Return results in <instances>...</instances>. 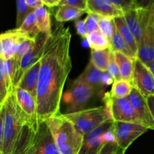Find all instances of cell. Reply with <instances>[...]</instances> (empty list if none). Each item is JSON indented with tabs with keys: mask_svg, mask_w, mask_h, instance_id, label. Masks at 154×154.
I'll use <instances>...</instances> for the list:
<instances>
[{
	"mask_svg": "<svg viewBox=\"0 0 154 154\" xmlns=\"http://www.w3.org/2000/svg\"><path fill=\"white\" fill-rule=\"evenodd\" d=\"M71 41L69 27L59 24L47 42L41 59L35 98L38 123L61 114L63 90L72 69Z\"/></svg>",
	"mask_w": 154,
	"mask_h": 154,
	"instance_id": "obj_1",
	"label": "cell"
},
{
	"mask_svg": "<svg viewBox=\"0 0 154 154\" xmlns=\"http://www.w3.org/2000/svg\"><path fill=\"white\" fill-rule=\"evenodd\" d=\"M25 124L29 123L18 107L14 90L0 107V154L12 153L18 135Z\"/></svg>",
	"mask_w": 154,
	"mask_h": 154,
	"instance_id": "obj_2",
	"label": "cell"
},
{
	"mask_svg": "<svg viewBox=\"0 0 154 154\" xmlns=\"http://www.w3.org/2000/svg\"><path fill=\"white\" fill-rule=\"evenodd\" d=\"M61 154H79L84 135L63 114L46 120Z\"/></svg>",
	"mask_w": 154,
	"mask_h": 154,
	"instance_id": "obj_3",
	"label": "cell"
},
{
	"mask_svg": "<svg viewBox=\"0 0 154 154\" xmlns=\"http://www.w3.org/2000/svg\"><path fill=\"white\" fill-rule=\"evenodd\" d=\"M63 115L72 122L83 135L90 133L111 119L105 105L85 108L78 112Z\"/></svg>",
	"mask_w": 154,
	"mask_h": 154,
	"instance_id": "obj_4",
	"label": "cell"
},
{
	"mask_svg": "<svg viewBox=\"0 0 154 154\" xmlns=\"http://www.w3.org/2000/svg\"><path fill=\"white\" fill-rule=\"evenodd\" d=\"M97 91L96 89L75 79L70 88L63 94L62 101L66 105L65 114H72L85 109L84 107Z\"/></svg>",
	"mask_w": 154,
	"mask_h": 154,
	"instance_id": "obj_5",
	"label": "cell"
},
{
	"mask_svg": "<svg viewBox=\"0 0 154 154\" xmlns=\"http://www.w3.org/2000/svg\"><path fill=\"white\" fill-rule=\"evenodd\" d=\"M105 107L114 122H123L144 126L128 98L118 99L107 93L103 98Z\"/></svg>",
	"mask_w": 154,
	"mask_h": 154,
	"instance_id": "obj_6",
	"label": "cell"
},
{
	"mask_svg": "<svg viewBox=\"0 0 154 154\" xmlns=\"http://www.w3.org/2000/svg\"><path fill=\"white\" fill-rule=\"evenodd\" d=\"M154 2L146 6L124 14V18L128 26L135 36L138 45L141 42L143 35L153 19Z\"/></svg>",
	"mask_w": 154,
	"mask_h": 154,
	"instance_id": "obj_7",
	"label": "cell"
},
{
	"mask_svg": "<svg viewBox=\"0 0 154 154\" xmlns=\"http://www.w3.org/2000/svg\"><path fill=\"white\" fill-rule=\"evenodd\" d=\"M149 129L144 126L131 123L114 122L111 128V132L117 147L126 151L129 146L141 135Z\"/></svg>",
	"mask_w": 154,
	"mask_h": 154,
	"instance_id": "obj_8",
	"label": "cell"
},
{
	"mask_svg": "<svg viewBox=\"0 0 154 154\" xmlns=\"http://www.w3.org/2000/svg\"><path fill=\"white\" fill-rule=\"evenodd\" d=\"M50 36L51 35H48L45 33H39L36 37L35 45L33 47L32 49L29 52L27 53L26 55H24L21 59L19 69H18L17 73L13 82L14 90L18 87L21 79L25 75L26 72H27V70L30 69L33 65L35 64L37 62L40 61L43 56L47 42Z\"/></svg>",
	"mask_w": 154,
	"mask_h": 154,
	"instance_id": "obj_9",
	"label": "cell"
},
{
	"mask_svg": "<svg viewBox=\"0 0 154 154\" xmlns=\"http://www.w3.org/2000/svg\"><path fill=\"white\" fill-rule=\"evenodd\" d=\"M33 154H61L46 121L35 126Z\"/></svg>",
	"mask_w": 154,
	"mask_h": 154,
	"instance_id": "obj_10",
	"label": "cell"
},
{
	"mask_svg": "<svg viewBox=\"0 0 154 154\" xmlns=\"http://www.w3.org/2000/svg\"><path fill=\"white\" fill-rule=\"evenodd\" d=\"M132 85L146 99L154 96V77L147 65L138 58L135 60L133 80Z\"/></svg>",
	"mask_w": 154,
	"mask_h": 154,
	"instance_id": "obj_11",
	"label": "cell"
},
{
	"mask_svg": "<svg viewBox=\"0 0 154 154\" xmlns=\"http://www.w3.org/2000/svg\"><path fill=\"white\" fill-rule=\"evenodd\" d=\"M114 120H108L90 133L84 135V142L79 154H98L108 142L106 135L112 128Z\"/></svg>",
	"mask_w": 154,
	"mask_h": 154,
	"instance_id": "obj_12",
	"label": "cell"
},
{
	"mask_svg": "<svg viewBox=\"0 0 154 154\" xmlns=\"http://www.w3.org/2000/svg\"><path fill=\"white\" fill-rule=\"evenodd\" d=\"M29 37L19 29L8 30L0 35V60L7 61L16 54L21 41Z\"/></svg>",
	"mask_w": 154,
	"mask_h": 154,
	"instance_id": "obj_13",
	"label": "cell"
},
{
	"mask_svg": "<svg viewBox=\"0 0 154 154\" xmlns=\"http://www.w3.org/2000/svg\"><path fill=\"white\" fill-rule=\"evenodd\" d=\"M128 99L144 127L154 130V116L149 106L147 99L135 88Z\"/></svg>",
	"mask_w": 154,
	"mask_h": 154,
	"instance_id": "obj_14",
	"label": "cell"
},
{
	"mask_svg": "<svg viewBox=\"0 0 154 154\" xmlns=\"http://www.w3.org/2000/svg\"><path fill=\"white\" fill-rule=\"evenodd\" d=\"M17 103L21 112L28 120L30 125L38 123L37 108L35 99L29 92L20 87L14 89Z\"/></svg>",
	"mask_w": 154,
	"mask_h": 154,
	"instance_id": "obj_15",
	"label": "cell"
},
{
	"mask_svg": "<svg viewBox=\"0 0 154 154\" xmlns=\"http://www.w3.org/2000/svg\"><path fill=\"white\" fill-rule=\"evenodd\" d=\"M138 58L145 65L154 62V25L153 20L147 26L138 45Z\"/></svg>",
	"mask_w": 154,
	"mask_h": 154,
	"instance_id": "obj_16",
	"label": "cell"
},
{
	"mask_svg": "<svg viewBox=\"0 0 154 154\" xmlns=\"http://www.w3.org/2000/svg\"><path fill=\"white\" fill-rule=\"evenodd\" d=\"M87 14H93L100 17L117 18L124 14L111 4L109 0H87Z\"/></svg>",
	"mask_w": 154,
	"mask_h": 154,
	"instance_id": "obj_17",
	"label": "cell"
},
{
	"mask_svg": "<svg viewBox=\"0 0 154 154\" xmlns=\"http://www.w3.org/2000/svg\"><path fill=\"white\" fill-rule=\"evenodd\" d=\"M35 124H25L23 126L11 154H33Z\"/></svg>",
	"mask_w": 154,
	"mask_h": 154,
	"instance_id": "obj_18",
	"label": "cell"
},
{
	"mask_svg": "<svg viewBox=\"0 0 154 154\" xmlns=\"http://www.w3.org/2000/svg\"><path fill=\"white\" fill-rule=\"evenodd\" d=\"M41 60L33 65L27 70L21 79L17 87L23 89L30 93L35 99L37 95L39 73H40Z\"/></svg>",
	"mask_w": 154,
	"mask_h": 154,
	"instance_id": "obj_19",
	"label": "cell"
},
{
	"mask_svg": "<svg viewBox=\"0 0 154 154\" xmlns=\"http://www.w3.org/2000/svg\"><path fill=\"white\" fill-rule=\"evenodd\" d=\"M104 74H105V72H102L100 70H99L90 61L84 72L76 79L99 90L104 85Z\"/></svg>",
	"mask_w": 154,
	"mask_h": 154,
	"instance_id": "obj_20",
	"label": "cell"
},
{
	"mask_svg": "<svg viewBox=\"0 0 154 154\" xmlns=\"http://www.w3.org/2000/svg\"><path fill=\"white\" fill-rule=\"evenodd\" d=\"M114 58L120 69L122 80L132 83L135 69V60L120 52H114Z\"/></svg>",
	"mask_w": 154,
	"mask_h": 154,
	"instance_id": "obj_21",
	"label": "cell"
},
{
	"mask_svg": "<svg viewBox=\"0 0 154 154\" xmlns=\"http://www.w3.org/2000/svg\"><path fill=\"white\" fill-rule=\"evenodd\" d=\"M116 26L118 31L120 32L122 37L124 38L127 45L130 48L131 51H132L133 54L135 57L138 58V45L136 42L135 36L133 33L130 30V29L128 26L126 20H125L124 17H120L114 18Z\"/></svg>",
	"mask_w": 154,
	"mask_h": 154,
	"instance_id": "obj_22",
	"label": "cell"
},
{
	"mask_svg": "<svg viewBox=\"0 0 154 154\" xmlns=\"http://www.w3.org/2000/svg\"><path fill=\"white\" fill-rule=\"evenodd\" d=\"M14 90L12 81L5 61L0 60V107L4 105L9 94Z\"/></svg>",
	"mask_w": 154,
	"mask_h": 154,
	"instance_id": "obj_23",
	"label": "cell"
},
{
	"mask_svg": "<svg viewBox=\"0 0 154 154\" xmlns=\"http://www.w3.org/2000/svg\"><path fill=\"white\" fill-rule=\"evenodd\" d=\"M113 51L111 48L103 51H93L91 50V59L90 62L102 72H108V65L111 60Z\"/></svg>",
	"mask_w": 154,
	"mask_h": 154,
	"instance_id": "obj_24",
	"label": "cell"
},
{
	"mask_svg": "<svg viewBox=\"0 0 154 154\" xmlns=\"http://www.w3.org/2000/svg\"><path fill=\"white\" fill-rule=\"evenodd\" d=\"M87 11L76 8L68 5H63L58 8L55 13V18L58 22H67L75 20L81 17Z\"/></svg>",
	"mask_w": 154,
	"mask_h": 154,
	"instance_id": "obj_25",
	"label": "cell"
},
{
	"mask_svg": "<svg viewBox=\"0 0 154 154\" xmlns=\"http://www.w3.org/2000/svg\"><path fill=\"white\" fill-rule=\"evenodd\" d=\"M35 13L37 19V25L40 32L51 35L53 31L51 28V14L46 6H43L36 9Z\"/></svg>",
	"mask_w": 154,
	"mask_h": 154,
	"instance_id": "obj_26",
	"label": "cell"
},
{
	"mask_svg": "<svg viewBox=\"0 0 154 154\" xmlns=\"http://www.w3.org/2000/svg\"><path fill=\"white\" fill-rule=\"evenodd\" d=\"M110 43H111V49L113 52H120L127 57H130L132 60H135L137 58L135 57L129 45H127L124 38L122 37L120 32L117 28L113 34Z\"/></svg>",
	"mask_w": 154,
	"mask_h": 154,
	"instance_id": "obj_27",
	"label": "cell"
},
{
	"mask_svg": "<svg viewBox=\"0 0 154 154\" xmlns=\"http://www.w3.org/2000/svg\"><path fill=\"white\" fill-rule=\"evenodd\" d=\"M87 41L90 48L93 51H103L111 48L110 41L100 30L90 33Z\"/></svg>",
	"mask_w": 154,
	"mask_h": 154,
	"instance_id": "obj_28",
	"label": "cell"
},
{
	"mask_svg": "<svg viewBox=\"0 0 154 154\" xmlns=\"http://www.w3.org/2000/svg\"><path fill=\"white\" fill-rule=\"evenodd\" d=\"M133 86L129 81L124 80L114 81L112 84L110 94L115 98L124 99L128 98L133 90Z\"/></svg>",
	"mask_w": 154,
	"mask_h": 154,
	"instance_id": "obj_29",
	"label": "cell"
},
{
	"mask_svg": "<svg viewBox=\"0 0 154 154\" xmlns=\"http://www.w3.org/2000/svg\"><path fill=\"white\" fill-rule=\"evenodd\" d=\"M20 30L25 33L27 36L32 38H36L38 35L40 33L37 25V19L35 12L30 14L26 19L24 20L22 25L19 27Z\"/></svg>",
	"mask_w": 154,
	"mask_h": 154,
	"instance_id": "obj_30",
	"label": "cell"
},
{
	"mask_svg": "<svg viewBox=\"0 0 154 154\" xmlns=\"http://www.w3.org/2000/svg\"><path fill=\"white\" fill-rule=\"evenodd\" d=\"M17 19L16 28H19L30 14L35 12V9L29 7L25 2V0L17 1Z\"/></svg>",
	"mask_w": 154,
	"mask_h": 154,
	"instance_id": "obj_31",
	"label": "cell"
},
{
	"mask_svg": "<svg viewBox=\"0 0 154 154\" xmlns=\"http://www.w3.org/2000/svg\"><path fill=\"white\" fill-rule=\"evenodd\" d=\"M99 30L106 36L108 40L111 42L113 34L115 31L116 23L114 18L108 17H99Z\"/></svg>",
	"mask_w": 154,
	"mask_h": 154,
	"instance_id": "obj_32",
	"label": "cell"
},
{
	"mask_svg": "<svg viewBox=\"0 0 154 154\" xmlns=\"http://www.w3.org/2000/svg\"><path fill=\"white\" fill-rule=\"evenodd\" d=\"M35 40L36 38H32L29 37H26L25 38L23 39L20 43L16 54L14 57H15L16 60L20 63L21 59L23 58V57L26 55L28 52H29L32 49L33 47L35 46Z\"/></svg>",
	"mask_w": 154,
	"mask_h": 154,
	"instance_id": "obj_33",
	"label": "cell"
},
{
	"mask_svg": "<svg viewBox=\"0 0 154 154\" xmlns=\"http://www.w3.org/2000/svg\"><path fill=\"white\" fill-rule=\"evenodd\" d=\"M109 2L121 11L123 14L142 6L135 0H109Z\"/></svg>",
	"mask_w": 154,
	"mask_h": 154,
	"instance_id": "obj_34",
	"label": "cell"
},
{
	"mask_svg": "<svg viewBox=\"0 0 154 154\" xmlns=\"http://www.w3.org/2000/svg\"><path fill=\"white\" fill-rule=\"evenodd\" d=\"M107 73H108V75L111 77V78H112L114 81H120V80L122 79L121 75H120V69H119L117 62H116L115 58H114V52H112V54H111V60H110L109 65H108Z\"/></svg>",
	"mask_w": 154,
	"mask_h": 154,
	"instance_id": "obj_35",
	"label": "cell"
},
{
	"mask_svg": "<svg viewBox=\"0 0 154 154\" xmlns=\"http://www.w3.org/2000/svg\"><path fill=\"white\" fill-rule=\"evenodd\" d=\"M99 17H99L98 15L93 14H88L87 17L84 19L86 26H87V31H88L89 34L95 31H97V30H99Z\"/></svg>",
	"mask_w": 154,
	"mask_h": 154,
	"instance_id": "obj_36",
	"label": "cell"
},
{
	"mask_svg": "<svg viewBox=\"0 0 154 154\" xmlns=\"http://www.w3.org/2000/svg\"><path fill=\"white\" fill-rule=\"evenodd\" d=\"M63 5L71 6L87 11V0H61L59 7Z\"/></svg>",
	"mask_w": 154,
	"mask_h": 154,
	"instance_id": "obj_37",
	"label": "cell"
},
{
	"mask_svg": "<svg viewBox=\"0 0 154 154\" xmlns=\"http://www.w3.org/2000/svg\"><path fill=\"white\" fill-rule=\"evenodd\" d=\"M75 28H76L77 33L82 38H87L89 35V32L87 31L84 20H79L76 21V23H75Z\"/></svg>",
	"mask_w": 154,
	"mask_h": 154,
	"instance_id": "obj_38",
	"label": "cell"
},
{
	"mask_svg": "<svg viewBox=\"0 0 154 154\" xmlns=\"http://www.w3.org/2000/svg\"><path fill=\"white\" fill-rule=\"evenodd\" d=\"M117 146V143L115 141H108L105 143L104 147L98 154H112Z\"/></svg>",
	"mask_w": 154,
	"mask_h": 154,
	"instance_id": "obj_39",
	"label": "cell"
},
{
	"mask_svg": "<svg viewBox=\"0 0 154 154\" xmlns=\"http://www.w3.org/2000/svg\"><path fill=\"white\" fill-rule=\"evenodd\" d=\"M25 2L29 7L35 9V10L45 6L42 0H25Z\"/></svg>",
	"mask_w": 154,
	"mask_h": 154,
	"instance_id": "obj_40",
	"label": "cell"
},
{
	"mask_svg": "<svg viewBox=\"0 0 154 154\" xmlns=\"http://www.w3.org/2000/svg\"><path fill=\"white\" fill-rule=\"evenodd\" d=\"M60 1L61 0H42L43 4L45 6L49 8H54V7H59L60 4Z\"/></svg>",
	"mask_w": 154,
	"mask_h": 154,
	"instance_id": "obj_41",
	"label": "cell"
},
{
	"mask_svg": "<svg viewBox=\"0 0 154 154\" xmlns=\"http://www.w3.org/2000/svg\"><path fill=\"white\" fill-rule=\"evenodd\" d=\"M147 102L149 104V106H150V110H151L152 113H153L154 116V96L153 97H150L149 99H147Z\"/></svg>",
	"mask_w": 154,
	"mask_h": 154,
	"instance_id": "obj_42",
	"label": "cell"
},
{
	"mask_svg": "<svg viewBox=\"0 0 154 154\" xmlns=\"http://www.w3.org/2000/svg\"><path fill=\"white\" fill-rule=\"evenodd\" d=\"M125 153H126V151H124V150H122V149H120V147H118L117 146V147L114 150L112 154H125Z\"/></svg>",
	"mask_w": 154,
	"mask_h": 154,
	"instance_id": "obj_43",
	"label": "cell"
},
{
	"mask_svg": "<svg viewBox=\"0 0 154 154\" xmlns=\"http://www.w3.org/2000/svg\"><path fill=\"white\" fill-rule=\"evenodd\" d=\"M147 66H148L149 69H150V71H151V72L153 73V77H154V62H153L152 63H150V64L147 65Z\"/></svg>",
	"mask_w": 154,
	"mask_h": 154,
	"instance_id": "obj_44",
	"label": "cell"
},
{
	"mask_svg": "<svg viewBox=\"0 0 154 154\" xmlns=\"http://www.w3.org/2000/svg\"><path fill=\"white\" fill-rule=\"evenodd\" d=\"M153 25H154V5H153Z\"/></svg>",
	"mask_w": 154,
	"mask_h": 154,
	"instance_id": "obj_45",
	"label": "cell"
}]
</instances>
